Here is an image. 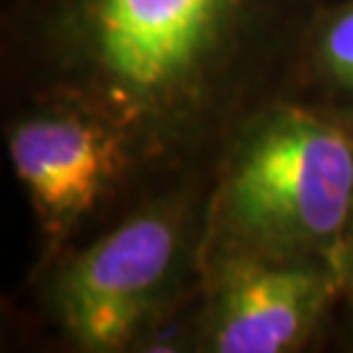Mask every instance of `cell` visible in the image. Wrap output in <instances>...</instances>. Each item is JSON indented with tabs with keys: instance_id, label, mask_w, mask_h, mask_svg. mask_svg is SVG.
I'll list each match as a JSON object with an SVG mask.
<instances>
[{
	"instance_id": "obj_7",
	"label": "cell",
	"mask_w": 353,
	"mask_h": 353,
	"mask_svg": "<svg viewBox=\"0 0 353 353\" xmlns=\"http://www.w3.org/2000/svg\"><path fill=\"white\" fill-rule=\"evenodd\" d=\"M335 268H337V273H340L342 292L347 294L353 303V216H351V223H349L347 232H344L340 250H337Z\"/></svg>"
},
{
	"instance_id": "obj_2",
	"label": "cell",
	"mask_w": 353,
	"mask_h": 353,
	"mask_svg": "<svg viewBox=\"0 0 353 353\" xmlns=\"http://www.w3.org/2000/svg\"><path fill=\"white\" fill-rule=\"evenodd\" d=\"M353 216V129L280 97L232 131L209 200L202 257L335 264Z\"/></svg>"
},
{
	"instance_id": "obj_4",
	"label": "cell",
	"mask_w": 353,
	"mask_h": 353,
	"mask_svg": "<svg viewBox=\"0 0 353 353\" xmlns=\"http://www.w3.org/2000/svg\"><path fill=\"white\" fill-rule=\"evenodd\" d=\"M7 150L53 257L140 165L117 129L88 110L37 103L12 126Z\"/></svg>"
},
{
	"instance_id": "obj_1",
	"label": "cell",
	"mask_w": 353,
	"mask_h": 353,
	"mask_svg": "<svg viewBox=\"0 0 353 353\" xmlns=\"http://www.w3.org/2000/svg\"><path fill=\"white\" fill-rule=\"evenodd\" d=\"M314 0H21L34 103L88 110L138 161H190L280 99ZM285 97V94H282Z\"/></svg>"
},
{
	"instance_id": "obj_3",
	"label": "cell",
	"mask_w": 353,
	"mask_h": 353,
	"mask_svg": "<svg viewBox=\"0 0 353 353\" xmlns=\"http://www.w3.org/2000/svg\"><path fill=\"white\" fill-rule=\"evenodd\" d=\"M193 252L186 200L152 202L69 259L55 307L83 351H122L152 328Z\"/></svg>"
},
{
	"instance_id": "obj_6",
	"label": "cell",
	"mask_w": 353,
	"mask_h": 353,
	"mask_svg": "<svg viewBox=\"0 0 353 353\" xmlns=\"http://www.w3.org/2000/svg\"><path fill=\"white\" fill-rule=\"evenodd\" d=\"M287 85V99L353 129V0L316 7Z\"/></svg>"
},
{
	"instance_id": "obj_5",
	"label": "cell",
	"mask_w": 353,
	"mask_h": 353,
	"mask_svg": "<svg viewBox=\"0 0 353 353\" xmlns=\"http://www.w3.org/2000/svg\"><path fill=\"white\" fill-rule=\"evenodd\" d=\"M202 344L214 353H289L305 347L340 287L323 259L223 255L209 259Z\"/></svg>"
}]
</instances>
